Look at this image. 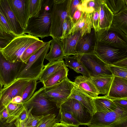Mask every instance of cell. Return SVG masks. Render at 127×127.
Segmentation results:
<instances>
[{"label":"cell","instance_id":"d6a6232c","mask_svg":"<svg viewBox=\"0 0 127 127\" xmlns=\"http://www.w3.org/2000/svg\"><path fill=\"white\" fill-rule=\"evenodd\" d=\"M106 5L113 15L127 6V0H104Z\"/></svg>","mask_w":127,"mask_h":127},{"label":"cell","instance_id":"44dd1931","mask_svg":"<svg viewBox=\"0 0 127 127\" xmlns=\"http://www.w3.org/2000/svg\"><path fill=\"white\" fill-rule=\"evenodd\" d=\"M113 77L112 75H100L90 78L99 94L105 95L109 91Z\"/></svg>","mask_w":127,"mask_h":127},{"label":"cell","instance_id":"ee69618b","mask_svg":"<svg viewBox=\"0 0 127 127\" xmlns=\"http://www.w3.org/2000/svg\"><path fill=\"white\" fill-rule=\"evenodd\" d=\"M106 126L108 127H127V116Z\"/></svg>","mask_w":127,"mask_h":127},{"label":"cell","instance_id":"60d3db41","mask_svg":"<svg viewBox=\"0 0 127 127\" xmlns=\"http://www.w3.org/2000/svg\"><path fill=\"white\" fill-rule=\"evenodd\" d=\"M43 116H36L31 113L27 120L25 122L27 127H36Z\"/></svg>","mask_w":127,"mask_h":127},{"label":"cell","instance_id":"c3c4849f","mask_svg":"<svg viewBox=\"0 0 127 127\" xmlns=\"http://www.w3.org/2000/svg\"><path fill=\"white\" fill-rule=\"evenodd\" d=\"M10 116L6 108L0 111V121L4 122L6 121Z\"/></svg>","mask_w":127,"mask_h":127},{"label":"cell","instance_id":"1f68e13d","mask_svg":"<svg viewBox=\"0 0 127 127\" xmlns=\"http://www.w3.org/2000/svg\"><path fill=\"white\" fill-rule=\"evenodd\" d=\"M100 0H82L78 8L82 12L90 13L99 7Z\"/></svg>","mask_w":127,"mask_h":127},{"label":"cell","instance_id":"91938a15","mask_svg":"<svg viewBox=\"0 0 127 127\" xmlns=\"http://www.w3.org/2000/svg\"><path fill=\"white\" fill-rule=\"evenodd\" d=\"M0 82L2 84L1 81V78H0Z\"/></svg>","mask_w":127,"mask_h":127},{"label":"cell","instance_id":"9c48e42d","mask_svg":"<svg viewBox=\"0 0 127 127\" xmlns=\"http://www.w3.org/2000/svg\"><path fill=\"white\" fill-rule=\"evenodd\" d=\"M94 53L100 59L108 65L127 58V49L118 48L99 42L97 40Z\"/></svg>","mask_w":127,"mask_h":127},{"label":"cell","instance_id":"f5cc1de1","mask_svg":"<svg viewBox=\"0 0 127 127\" xmlns=\"http://www.w3.org/2000/svg\"><path fill=\"white\" fill-rule=\"evenodd\" d=\"M16 127H27L25 122L22 121L18 119H17L14 122Z\"/></svg>","mask_w":127,"mask_h":127},{"label":"cell","instance_id":"7dc6e473","mask_svg":"<svg viewBox=\"0 0 127 127\" xmlns=\"http://www.w3.org/2000/svg\"><path fill=\"white\" fill-rule=\"evenodd\" d=\"M83 12L77 8L75 12L72 19L74 25L78 22L81 18Z\"/></svg>","mask_w":127,"mask_h":127},{"label":"cell","instance_id":"ab89813d","mask_svg":"<svg viewBox=\"0 0 127 127\" xmlns=\"http://www.w3.org/2000/svg\"><path fill=\"white\" fill-rule=\"evenodd\" d=\"M0 32L4 34H10L15 35L8 23L0 12Z\"/></svg>","mask_w":127,"mask_h":127},{"label":"cell","instance_id":"bcb514c9","mask_svg":"<svg viewBox=\"0 0 127 127\" xmlns=\"http://www.w3.org/2000/svg\"><path fill=\"white\" fill-rule=\"evenodd\" d=\"M31 109L28 110L27 108L24 107V109L20 114L17 119L25 122L28 119L31 113Z\"/></svg>","mask_w":127,"mask_h":127},{"label":"cell","instance_id":"52a82bcc","mask_svg":"<svg viewBox=\"0 0 127 127\" xmlns=\"http://www.w3.org/2000/svg\"><path fill=\"white\" fill-rule=\"evenodd\" d=\"M76 55L89 74L90 77L100 75H112L109 65L102 60L95 53Z\"/></svg>","mask_w":127,"mask_h":127},{"label":"cell","instance_id":"7402d4cb","mask_svg":"<svg viewBox=\"0 0 127 127\" xmlns=\"http://www.w3.org/2000/svg\"><path fill=\"white\" fill-rule=\"evenodd\" d=\"M50 48V51L46 55L45 59L49 62L63 60L64 56L61 39L54 38L51 40Z\"/></svg>","mask_w":127,"mask_h":127},{"label":"cell","instance_id":"681fc988","mask_svg":"<svg viewBox=\"0 0 127 127\" xmlns=\"http://www.w3.org/2000/svg\"><path fill=\"white\" fill-rule=\"evenodd\" d=\"M113 65L120 67H127V58L119 61Z\"/></svg>","mask_w":127,"mask_h":127},{"label":"cell","instance_id":"4316f807","mask_svg":"<svg viewBox=\"0 0 127 127\" xmlns=\"http://www.w3.org/2000/svg\"><path fill=\"white\" fill-rule=\"evenodd\" d=\"M111 25L127 35V6L113 15Z\"/></svg>","mask_w":127,"mask_h":127},{"label":"cell","instance_id":"74e56055","mask_svg":"<svg viewBox=\"0 0 127 127\" xmlns=\"http://www.w3.org/2000/svg\"><path fill=\"white\" fill-rule=\"evenodd\" d=\"M110 69L114 76L127 79V67H122L113 65H109Z\"/></svg>","mask_w":127,"mask_h":127},{"label":"cell","instance_id":"8fae6325","mask_svg":"<svg viewBox=\"0 0 127 127\" xmlns=\"http://www.w3.org/2000/svg\"><path fill=\"white\" fill-rule=\"evenodd\" d=\"M61 107L71 114L82 125L89 124L92 118V116L87 108L74 98H68Z\"/></svg>","mask_w":127,"mask_h":127},{"label":"cell","instance_id":"3957f363","mask_svg":"<svg viewBox=\"0 0 127 127\" xmlns=\"http://www.w3.org/2000/svg\"><path fill=\"white\" fill-rule=\"evenodd\" d=\"M23 104L28 110L31 109V113L34 116H44L54 114L57 117L59 111L56 104L50 100L44 87L35 92Z\"/></svg>","mask_w":127,"mask_h":127},{"label":"cell","instance_id":"f6af8a7d","mask_svg":"<svg viewBox=\"0 0 127 127\" xmlns=\"http://www.w3.org/2000/svg\"><path fill=\"white\" fill-rule=\"evenodd\" d=\"M82 0H71L70 7V16L72 19Z\"/></svg>","mask_w":127,"mask_h":127},{"label":"cell","instance_id":"7a4b0ae2","mask_svg":"<svg viewBox=\"0 0 127 127\" xmlns=\"http://www.w3.org/2000/svg\"><path fill=\"white\" fill-rule=\"evenodd\" d=\"M51 42L50 40L45 42L44 44L31 56L25 63L22 62L16 79L38 80L44 67V61L50 48Z\"/></svg>","mask_w":127,"mask_h":127},{"label":"cell","instance_id":"4fadbf2b","mask_svg":"<svg viewBox=\"0 0 127 127\" xmlns=\"http://www.w3.org/2000/svg\"><path fill=\"white\" fill-rule=\"evenodd\" d=\"M18 21L24 30L29 19V0H8Z\"/></svg>","mask_w":127,"mask_h":127},{"label":"cell","instance_id":"11a10c76","mask_svg":"<svg viewBox=\"0 0 127 127\" xmlns=\"http://www.w3.org/2000/svg\"><path fill=\"white\" fill-rule=\"evenodd\" d=\"M22 97L18 96L14 97L12 100L11 102L14 103H22Z\"/></svg>","mask_w":127,"mask_h":127},{"label":"cell","instance_id":"277c9868","mask_svg":"<svg viewBox=\"0 0 127 127\" xmlns=\"http://www.w3.org/2000/svg\"><path fill=\"white\" fill-rule=\"evenodd\" d=\"M39 40L37 37L24 34L15 37L0 50L4 57L10 62H22L21 57L25 50L31 44Z\"/></svg>","mask_w":127,"mask_h":127},{"label":"cell","instance_id":"94428289","mask_svg":"<svg viewBox=\"0 0 127 127\" xmlns=\"http://www.w3.org/2000/svg\"></svg>","mask_w":127,"mask_h":127},{"label":"cell","instance_id":"ffe728a7","mask_svg":"<svg viewBox=\"0 0 127 127\" xmlns=\"http://www.w3.org/2000/svg\"><path fill=\"white\" fill-rule=\"evenodd\" d=\"M81 35V31H77L69 34L65 37L61 39L64 56L76 55L75 47Z\"/></svg>","mask_w":127,"mask_h":127},{"label":"cell","instance_id":"7c38bea8","mask_svg":"<svg viewBox=\"0 0 127 127\" xmlns=\"http://www.w3.org/2000/svg\"><path fill=\"white\" fill-rule=\"evenodd\" d=\"M22 62H10L4 57L0 50V76L3 88L8 86L16 79Z\"/></svg>","mask_w":127,"mask_h":127},{"label":"cell","instance_id":"e0dca14e","mask_svg":"<svg viewBox=\"0 0 127 127\" xmlns=\"http://www.w3.org/2000/svg\"><path fill=\"white\" fill-rule=\"evenodd\" d=\"M105 96L111 99L127 98V79L114 76L109 91Z\"/></svg>","mask_w":127,"mask_h":127},{"label":"cell","instance_id":"4dcf8cb0","mask_svg":"<svg viewBox=\"0 0 127 127\" xmlns=\"http://www.w3.org/2000/svg\"><path fill=\"white\" fill-rule=\"evenodd\" d=\"M24 108V104L22 103H10L6 107L10 116L6 121V123H9L16 120Z\"/></svg>","mask_w":127,"mask_h":127},{"label":"cell","instance_id":"2e32d148","mask_svg":"<svg viewBox=\"0 0 127 127\" xmlns=\"http://www.w3.org/2000/svg\"><path fill=\"white\" fill-rule=\"evenodd\" d=\"M97 40L96 32L92 28L90 32L85 33L78 40L75 47L76 54L95 53Z\"/></svg>","mask_w":127,"mask_h":127},{"label":"cell","instance_id":"484cf974","mask_svg":"<svg viewBox=\"0 0 127 127\" xmlns=\"http://www.w3.org/2000/svg\"><path fill=\"white\" fill-rule=\"evenodd\" d=\"M92 28H94L90 13L83 12L81 18L74 26L69 34L80 31L82 36L85 33L90 32Z\"/></svg>","mask_w":127,"mask_h":127},{"label":"cell","instance_id":"8d00e7d4","mask_svg":"<svg viewBox=\"0 0 127 127\" xmlns=\"http://www.w3.org/2000/svg\"><path fill=\"white\" fill-rule=\"evenodd\" d=\"M43 0H29V18L37 16L41 10Z\"/></svg>","mask_w":127,"mask_h":127},{"label":"cell","instance_id":"8992f818","mask_svg":"<svg viewBox=\"0 0 127 127\" xmlns=\"http://www.w3.org/2000/svg\"><path fill=\"white\" fill-rule=\"evenodd\" d=\"M74 85V82L67 77L54 86L44 88L50 100L59 109L61 105L68 99Z\"/></svg>","mask_w":127,"mask_h":127},{"label":"cell","instance_id":"f1b7e54d","mask_svg":"<svg viewBox=\"0 0 127 127\" xmlns=\"http://www.w3.org/2000/svg\"><path fill=\"white\" fill-rule=\"evenodd\" d=\"M68 71L69 69L66 66L59 69L42 83L43 87H51L61 82L67 77Z\"/></svg>","mask_w":127,"mask_h":127},{"label":"cell","instance_id":"cb8c5ba5","mask_svg":"<svg viewBox=\"0 0 127 127\" xmlns=\"http://www.w3.org/2000/svg\"><path fill=\"white\" fill-rule=\"evenodd\" d=\"M113 16L104 0H100L99 7V29L109 28L112 24Z\"/></svg>","mask_w":127,"mask_h":127},{"label":"cell","instance_id":"ba28073f","mask_svg":"<svg viewBox=\"0 0 127 127\" xmlns=\"http://www.w3.org/2000/svg\"><path fill=\"white\" fill-rule=\"evenodd\" d=\"M97 40L112 46L127 49V35L111 25L108 29L99 30L96 32Z\"/></svg>","mask_w":127,"mask_h":127},{"label":"cell","instance_id":"7bdbcfd3","mask_svg":"<svg viewBox=\"0 0 127 127\" xmlns=\"http://www.w3.org/2000/svg\"><path fill=\"white\" fill-rule=\"evenodd\" d=\"M112 99L116 105L121 110L127 111V98Z\"/></svg>","mask_w":127,"mask_h":127},{"label":"cell","instance_id":"30bf717a","mask_svg":"<svg viewBox=\"0 0 127 127\" xmlns=\"http://www.w3.org/2000/svg\"><path fill=\"white\" fill-rule=\"evenodd\" d=\"M31 80L18 79L8 86L2 89L0 98V111L6 107L15 97H22L23 93Z\"/></svg>","mask_w":127,"mask_h":127},{"label":"cell","instance_id":"5bb4252c","mask_svg":"<svg viewBox=\"0 0 127 127\" xmlns=\"http://www.w3.org/2000/svg\"><path fill=\"white\" fill-rule=\"evenodd\" d=\"M127 116V111L121 109L108 112H96L92 116L89 125L106 126Z\"/></svg>","mask_w":127,"mask_h":127},{"label":"cell","instance_id":"603a6c76","mask_svg":"<svg viewBox=\"0 0 127 127\" xmlns=\"http://www.w3.org/2000/svg\"><path fill=\"white\" fill-rule=\"evenodd\" d=\"M93 100L96 112H111L121 109L112 99L107 97L105 95L98 96L93 98Z\"/></svg>","mask_w":127,"mask_h":127},{"label":"cell","instance_id":"d590c367","mask_svg":"<svg viewBox=\"0 0 127 127\" xmlns=\"http://www.w3.org/2000/svg\"><path fill=\"white\" fill-rule=\"evenodd\" d=\"M60 122L59 118L54 114H49L43 117L36 127H53Z\"/></svg>","mask_w":127,"mask_h":127},{"label":"cell","instance_id":"6da1fadb","mask_svg":"<svg viewBox=\"0 0 127 127\" xmlns=\"http://www.w3.org/2000/svg\"><path fill=\"white\" fill-rule=\"evenodd\" d=\"M54 0H43L38 15L29 18L24 34L41 39L50 36L51 25L50 13Z\"/></svg>","mask_w":127,"mask_h":127},{"label":"cell","instance_id":"836d02e7","mask_svg":"<svg viewBox=\"0 0 127 127\" xmlns=\"http://www.w3.org/2000/svg\"><path fill=\"white\" fill-rule=\"evenodd\" d=\"M45 43V42L39 40L31 44L22 54L21 57L22 61L25 63L29 58L44 45Z\"/></svg>","mask_w":127,"mask_h":127},{"label":"cell","instance_id":"9f6ffc18","mask_svg":"<svg viewBox=\"0 0 127 127\" xmlns=\"http://www.w3.org/2000/svg\"><path fill=\"white\" fill-rule=\"evenodd\" d=\"M53 127H68L65 125L61 123H56Z\"/></svg>","mask_w":127,"mask_h":127},{"label":"cell","instance_id":"db71d44e","mask_svg":"<svg viewBox=\"0 0 127 127\" xmlns=\"http://www.w3.org/2000/svg\"><path fill=\"white\" fill-rule=\"evenodd\" d=\"M11 40L0 39V50L6 47Z\"/></svg>","mask_w":127,"mask_h":127},{"label":"cell","instance_id":"9a60e30c","mask_svg":"<svg viewBox=\"0 0 127 127\" xmlns=\"http://www.w3.org/2000/svg\"><path fill=\"white\" fill-rule=\"evenodd\" d=\"M0 12L8 23L15 36L24 34V30L17 20L8 0H0Z\"/></svg>","mask_w":127,"mask_h":127},{"label":"cell","instance_id":"e575fe53","mask_svg":"<svg viewBox=\"0 0 127 127\" xmlns=\"http://www.w3.org/2000/svg\"><path fill=\"white\" fill-rule=\"evenodd\" d=\"M37 81L36 80H31L28 84L23 93L22 103L26 102L32 96L36 88Z\"/></svg>","mask_w":127,"mask_h":127},{"label":"cell","instance_id":"680465c9","mask_svg":"<svg viewBox=\"0 0 127 127\" xmlns=\"http://www.w3.org/2000/svg\"><path fill=\"white\" fill-rule=\"evenodd\" d=\"M3 85L0 82V97L1 95V92L2 90V87Z\"/></svg>","mask_w":127,"mask_h":127},{"label":"cell","instance_id":"f546056e","mask_svg":"<svg viewBox=\"0 0 127 127\" xmlns=\"http://www.w3.org/2000/svg\"><path fill=\"white\" fill-rule=\"evenodd\" d=\"M57 117L59 119L60 122L65 125L68 127H78L79 125H82L71 114L61 107L59 109Z\"/></svg>","mask_w":127,"mask_h":127},{"label":"cell","instance_id":"5b68a950","mask_svg":"<svg viewBox=\"0 0 127 127\" xmlns=\"http://www.w3.org/2000/svg\"><path fill=\"white\" fill-rule=\"evenodd\" d=\"M71 1L53 0L50 13L51 25L50 35L53 39H61L63 23L67 16H70Z\"/></svg>","mask_w":127,"mask_h":127},{"label":"cell","instance_id":"d4e9b609","mask_svg":"<svg viewBox=\"0 0 127 127\" xmlns=\"http://www.w3.org/2000/svg\"><path fill=\"white\" fill-rule=\"evenodd\" d=\"M65 66L63 60L49 62L44 65L38 80L42 83L56 72Z\"/></svg>","mask_w":127,"mask_h":127},{"label":"cell","instance_id":"f907efd6","mask_svg":"<svg viewBox=\"0 0 127 127\" xmlns=\"http://www.w3.org/2000/svg\"><path fill=\"white\" fill-rule=\"evenodd\" d=\"M15 37L14 35L5 34L2 33L0 32V39L11 40Z\"/></svg>","mask_w":127,"mask_h":127},{"label":"cell","instance_id":"f35d334b","mask_svg":"<svg viewBox=\"0 0 127 127\" xmlns=\"http://www.w3.org/2000/svg\"><path fill=\"white\" fill-rule=\"evenodd\" d=\"M74 26L71 18L70 16H67L63 23L62 35L61 39L65 37L69 34Z\"/></svg>","mask_w":127,"mask_h":127},{"label":"cell","instance_id":"83f0119b","mask_svg":"<svg viewBox=\"0 0 127 127\" xmlns=\"http://www.w3.org/2000/svg\"><path fill=\"white\" fill-rule=\"evenodd\" d=\"M73 56H65L64 57L66 66L69 67L76 72L81 73L83 75L90 77L89 74L82 63L76 55Z\"/></svg>","mask_w":127,"mask_h":127},{"label":"cell","instance_id":"b9f144b4","mask_svg":"<svg viewBox=\"0 0 127 127\" xmlns=\"http://www.w3.org/2000/svg\"><path fill=\"white\" fill-rule=\"evenodd\" d=\"M90 14L93 27L96 32L99 29V7Z\"/></svg>","mask_w":127,"mask_h":127},{"label":"cell","instance_id":"816d5d0a","mask_svg":"<svg viewBox=\"0 0 127 127\" xmlns=\"http://www.w3.org/2000/svg\"><path fill=\"white\" fill-rule=\"evenodd\" d=\"M15 121L9 123H6V121H0V127H16L14 124Z\"/></svg>","mask_w":127,"mask_h":127},{"label":"cell","instance_id":"6f0895ef","mask_svg":"<svg viewBox=\"0 0 127 127\" xmlns=\"http://www.w3.org/2000/svg\"><path fill=\"white\" fill-rule=\"evenodd\" d=\"M87 125L88 126V127H108L106 126L91 125L89 124Z\"/></svg>","mask_w":127,"mask_h":127},{"label":"cell","instance_id":"ac0fdd59","mask_svg":"<svg viewBox=\"0 0 127 127\" xmlns=\"http://www.w3.org/2000/svg\"><path fill=\"white\" fill-rule=\"evenodd\" d=\"M68 98H74L78 101L87 108L92 116L96 112L93 98L81 90L75 84Z\"/></svg>","mask_w":127,"mask_h":127},{"label":"cell","instance_id":"d6986e66","mask_svg":"<svg viewBox=\"0 0 127 127\" xmlns=\"http://www.w3.org/2000/svg\"><path fill=\"white\" fill-rule=\"evenodd\" d=\"M74 82L79 89L91 97L94 98L98 96V92L90 77L78 76L76 77Z\"/></svg>","mask_w":127,"mask_h":127}]
</instances>
